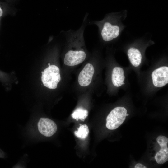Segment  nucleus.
I'll return each mask as SVG.
<instances>
[{
	"label": "nucleus",
	"mask_w": 168,
	"mask_h": 168,
	"mask_svg": "<svg viewBox=\"0 0 168 168\" xmlns=\"http://www.w3.org/2000/svg\"><path fill=\"white\" fill-rule=\"evenodd\" d=\"M94 72L93 65L91 63L86 64L80 72L78 77L79 84L82 86H86L91 83Z\"/></svg>",
	"instance_id": "nucleus-7"
},
{
	"label": "nucleus",
	"mask_w": 168,
	"mask_h": 168,
	"mask_svg": "<svg viewBox=\"0 0 168 168\" xmlns=\"http://www.w3.org/2000/svg\"><path fill=\"white\" fill-rule=\"evenodd\" d=\"M3 11L2 9L0 7V17L2 16L3 14Z\"/></svg>",
	"instance_id": "nucleus-14"
},
{
	"label": "nucleus",
	"mask_w": 168,
	"mask_h": 168,
	"mask_svg": "<svg viewBox=\"0 0 168 168\" xmlns=\"http://www.w3.org/2000/svg\"><path fill=\"white\" fill-rule=\"evenodd\" d=\"M86 53H65L63 62L64 64L68 66H73L80 64L86 58Z\"/></svg>",
	"instance_id": "nucleus-8"
},
{
	"label": "nucleus",
	"mask_w": 168,
	"mask_h": 168,
	"mask_svg": "<svg viewBox=\"0 0 168 168\" xmlns=\"http://www.w3.org/2000/svg\"><path fill=\"white\" fill-rule=\"evenodd\" d=\"M88 111L82 108L76 109L72 114V117L77 120L84 121L88 115Z\"/></svg>",
	"instance_id": "nucleus-11"
},
{
	"label": "nucleus",
	"mask_w": 168,
	"mask_h": 168,
	"mask_svg": "<svg viewBox=\"0 0 168 168\" xmlns=\"http://www.w3.org/2000/svg\"><path fill=\"white\" fill-rule=\"evenodd\" d=\"M127 54L133 65L137 67L140 65L141 62L142 56L138 49L133 47L131 48L128 50Z\"/></svg>",
	"instance_id": "nucleus-10"
},
{
	"label": "nucleus",
	"mask_w": 168,
	"mask_h": 168,
	"mask_svg": "<svg viewBox=\"0 0 168 168\" xmlns=\"http://www.w3.org/2000/svg\"><path fill=\"white\" fill-rule=\"evenodd\" d=\"M127 113V110L124 107H118L113 109L107 117V128L110 130L118 128L125 120Z\"/></svg>",
	"instance_id": "nucleus-3"
},
{
	"label": "nucleus",
	"mask_w": 168,
	"mask_h": 168,
	"mask_svg": "<svg viewBox=\"0 0 168 168\" xmlns=\"http://www.w3.org/2000/svg\"><path fill=\"white\" fill-rule=\"evenodd\" d=\"M152 77L155 86H164L168 83V67L163 66L155 69L152 72Z\"/></svg>",
	"instance_id": "nucleus-6"
},
{
	"label": "nucleus",
	"mask_w": 168,
	"mask_h": 168,
	"mask_svg": "<svg viewBox=\"0 0 168 168\" xmlns=\"http://www.w3.org/2000/svg\"><path fill=\"white\" fill-rule=\"evenodd\" d=\"M156 141L160 148L156 153L155 158L158 164H163L168 160V139L166 136L160 135L157 138Z\"/></svg>",
	"instance_id": "nucleus-4"
},
{
	"label": "nucleus",
	"mask_w": 168,
	"mask_h": 168,
	"mask_svg": "<svg viewBox=\"0 0 168 168\" xmlns=\"http://www.w3.org/2000/svg\"><path fill=\"white\" fill-rule=\"evenodd\" d=\"M135 168H146L147 167L142 164L138 163L136 164L134 167Z\"/></svg>",
	"instance_id": "nucleus-13"
},
{
	"label": "nucleus",
	"mask_w": 168,
	"mask_h": 168,
	"mask_svg": "<svg viewBox=\"0 0 168 168\" xmlns=\"http://www.w3.org/2000/svg\"><path fill=\"white\" fill-rule=\"evenodd\" d=\"M103 21H89V25L95 24L99 27L101 39L104 41H111L119 35L120 29L119 26L114 24L107 17Z\"/></svg>",
	"instance_id": "nucleus-1"
},
{
	"label": "nucleus",
	"mask_w": 168,
	"mask_h": 168,
	"mask_svg": "<svg viewBox=\"0 0 168 168\" xmlns=\"http://www.w3.org/2000/svg\"><path fill=\"white\" fill-rule=\"evenodd\" d=\"M61 78L59 68L55 65H50L43 71L41 80L44 85L50 89H55Z\"/></svg>",
	"instance_id": "nucleus-2"
},
{
	"label": "nucleus",
	"mask_w": 168,
	"mask_h": 168,
	"mask_svg": "<svg viewBox=\"0 0 168 168\" xmlns=\"http://www.w3.org/2000/svg\"><path fill=\"white\" fill-rule=\"evenodd\" d=\"M128 115H129V114L127 113L126 114V116H128Z\"/></svg>",
	"instance_id": "nucleus-15"
},
{
	"label": "nucleus",
	"mask_w": 168,
	"mask_h": 168,
	"mask_svg": "<svg viewBox=\"0 0 168 168\" xmlns=\"http://www.w3.org/2000/svg\"><path fill=\"white\" fill-rule=\"evenodd\" d=\"M89 130L86 124L80 125L77 131H75V135L81 139L86 138L88 135Z\"/></svg>",
	"instance_id": "nucleus-12"
},
{
	"label": "nucleus",
	"mask_w": 168,
	"mask_h": 168,
	"mask_svg": "<svg viewBox=\"0 0 168 168\" xmlns=\"http://www.w3.org/2000/svg\"><path fill=\"white\" fill-rule=\"evenodd\" d=\"M123 69L119 67H115L113 69L112 74V82L116 87H119L125 84L124 83L125 77Z\"/></svg>",
	"instance_id": "nucleus-9"
},
{
	"label": "nucleus",
	"mask_w": 168,
	"mask_h": 168,
	"mask_svg": "<svg viewBox=\"0 0 168 168\" xmlns=\"http://www.w3.org/2000/svg\"><path fill=\"white\" fill-rule=\"evenodd\" d=\"M37 126L39 132L45 137L52 136L57 130V126L55 123L47 118H40L38 123Z\"/></svg>",
	"instance_id": "nucleus-5"
}]
</instances>
